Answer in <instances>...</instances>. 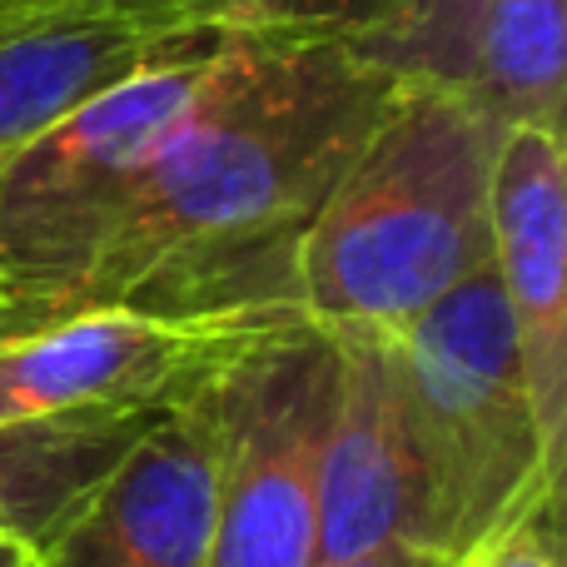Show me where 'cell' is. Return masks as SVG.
Listing matches in <instances>:
<instances>
[{
	"instance_id": "7a4b0ae2",
	"label": "cell",
	"mask_w": 567,
	"mask_h": 567,
	"mask_svg": "<svg viewBox=\"0 0 567 567\" xmlns=\"http://www.w3.org/2000/svg\"><path fill=\"white\" fill-rule=\"evenodd\" d=\"M503 125L458 85L399 80L299 245V313L399 333L493 265Z\"/></svg>"
},
{
	"instance_id": "4fadbf2b",
	"label": "cell",
	"mask_w": 567,
	"mask_h": 567,
	"mask_svg": "<svg viewBox=\"0 0 567 567\" xmlns=\"http://www.w3.org/2000/svg\"><path fill=\"white\" fill-rule=\"evenodd\" d=\"M403 0H159L155 25L219 35H303L373 50L393 30Z\"/></svg>"
},
{
	"instance_id": "5b68a950",
	"label": "cell",
	"mask_w": 567,
	"mask_h": 567,
	"mask_svg": "<svg viewBox=\"0 0 567 567\" xmlns=\"http://www.w3.org/2000/svg\"><path fill=\"white\" fill-rule=\"evenodd\" d=\"M339 359L309 319L259 333L215 383L219 508L205 567H319V473Z\"/></svg>"
},
{
	"instance_id": "52a82bcc",
	"label": "cell",
	"mask_w": 567,
	"mask_h": 567,
	"mask_svg": "<svg viewBox=\"0 0 567 567\" xmlns=\"http://www.w3.org/2000/svg\"><path fill=\"white\" fill-rule=\"evenodd\" d=\"M323 333L333 339L339 383L313 473L319 567H339L383 548H419L423 473L403 409L393 339L373 329Z\"/></svg>"
},
{
	"instance_id": "ffe728a7",
	"label": "cell",
	"mask_w": 567,
	"mask_h": 567,
	"mask_svg": "<svg viewBox=\"0 0 567 567\" xmlns=\"http://www.w3.org/2000/svg\"><path fill=\"white\" fill-rule=\"evenodd\" d=\"M25 20H35V16H25ZM25 20H16V16H0V35H6V30H16V25H25Z\"/></svg>"
},
{
	"instance_id": "6da1fadb",
	"label": "cell",
	"mask_w": 567,
	"mask_h": 567,
	"mask_svg": "<svg viewBox=\"0 0 567 567\" xmlns=\"http://www.w3.org/2000/svg\"><path fill=\"white\" fill-rule=\"evenodd\" d=\"M399 75L349 40L229 35L65 313H299V245Z\"/></svg>"
},
{
	"instance_id": "ba28073f",
	"label": "cell",
	"mask_w": 567,
	"mask_h": 567,
	"mask_svg": "<svg viewBox=\"0 0 567 567\" xmlns=\"http://www.w3.org/2000/svg\"><path fill=\"white\" fill-rule=\"evenodd\" d=\"M219 383V379H215ZM215 383L159 413L35 567H205L219 508Z\"/></svg>"
},
{
	"instance_id": "e0dca14e",
	"label": "cell",
	"mask_w": 567,
	"mask_h": 567,
	"mask_svg": "<svg viewBox=\"0 0 567 567\" xmlns=\"http://www.w3.org/2000/svg\"><path fill=\"white\" fill-rule=\"evenodd\" d=\"M60 10H115V16H140L155 25L159 0H60Z\"/></svg>"
},
{
	"instance_id": "3957f363",
	"label": "cell",
	"mask_w": 567,
	"mask_h": 567,
	"mask_svg": "<svg viewBox=\"0 0 567 567\" xmlns=\"http://www.w3.org/2000/svg\"><path fill=\"white\" fill-rule=\"evenodd\" d=\"M389 339L423 473L419 553L463 567L538 503L563 498L493 265Z\"/></svg>"
},
{
	"instance_id": "9c48e42d",
	"label": "cell",
	"mask_w": 567,
	"mask_h": 567,
	"mask_svg": "<svg viewBox=\"0 0 567 567\" xmlns=\"http://www.w3.org/2000/svg\"><path fill=\"white\" fill-rule=\"evenodd\" d=\"M493 275L518 333L548 468L567 458V155L563 135L503 130L493 165Z\"/></svg>"
},
{
	"instance_id": "5bb4252c",
	"label": "cell",
	"mask_w": 567,
	"mask_h": 567,
	"mask_svg": "<svg viewBox=\"0 0 567 567\" xmlns=\"http://www.w3.org/2000/svg\"><path fill=\"white\" fill-rule=\"evenodd\" d=\"M478 20L483 0H403L393 30L363 55L379 60L399 80H433V85L468 90Z\"/></svg>"
},
{
	"instance_id": "ac0fdd59",
	"label": "cell",
	"mask_w": 567,
	"mask_h": 567,
	"mask_svg": "<svg viewBox=\"0 0 567 567\" xmlns=\"http://www.w3.org/2000/svg\"><path fill=\"white\" fill-rule=\"evenodd\" d=\"M45 10H60V0H0V16H45Z\"/></svg>"
},
{
	"instance_id": "2e32d148",
	"label": "cell",
	"mask_w": 567,
	"mask_h": 567,
	"mask_svg": "<svg viewBox=\"0 0 567 567\" xmlns=\"http://www.w3.org/2000/svg\"><path fill=\"white\" fill-rule=\"evenodd\" d=\"M339 567H453V563H439L419 548H383V553H363V558L339 563Z\"/></svg>"
},
{
	"instance_id": "9a60e30c",
	"label": "cell",
	"mask_w": 567,
	"mask_h": 567,
	"mask_svg": "<svg viewBox=\"0 0 567 567\" xmlns=\"http://www.w3.org/2000/svg\"><path fill=\"white\" fill-rule=\"evenodd\" d=\"M558 508L563 498H548L528 513L523 523H513L498 543L468 558L463 567H563V553H558Z\"/></svg>"
},
{
	"instance_id": "277c9868",
	"label": "cell",
	"mask_w": 567,
	"mask_h": 567,
	"mask_svg": "<svg viewBox=\"0 0 567 567\" xmlns=\"http://www.w3.org/2000/svg\"><path fill=\"white\" fill-rule=\"evenodd\" d=\"M225 40L169 55L90 95L0 169L6 339L65 313L100 249L125 225Z\"/></svg>"
},
{
	"instance_id": "8fae6325",
	"label": "cell",
	"mask_w": 567,
	"mask_h": 567,
	"mask_svg": "<svg viewBox=\"0 0 567 567\" xmlns=\"http://www.w3.org/2000/svg\"><path fill=\"white\" fill-rule=\"evenodd\" d=\"M159 413H55L0 423V538L45 553Z\"/></svg>"
},
{
	"instance_id": "8992f818",
	"label": "cell",
	"mask_w": 567,
	"mask_h": 567,
	"mask_svg": "<svg viewBox=\"0 0 567 567\" xmlns=\"http://www.w3.org/2000/svg\"><path fill=\"white\" fill-rule=\"evenodd\" d=\"M275 323L284 319L185 323L130 309L60 313L0 339V423L55 413H169L205 393Z\"/></svg>"
},
{
	"instance_id": "30bf717a",
	"label": "cell",
	"mask_w": 567,
	"mask_h": 567,
	"mask_svg": "<svg viewBox=\"0 0 567 567\" xmlns=\"http://www.w3.org/2000/svg\"><path fill=\"white\" fill-rule=\"evenodd\" d=\"M225 40L219 30H169L115 10H45L0 35V169L90 95Z\"/></svg>"
},
{
	"instance_id": "d6986e66",
	"label": "cell",
	"mask_w": 567,
	"mask_h": 567,
	"mask_svg": "<svg viewBox=\"0 0 567 567\" xmlns=\"http://www.w3.org/2000/svg\"><path fill=\"white\" fill-rule=\"evenodd\" d=\"M0 567H35V553H30L25 543L0 538Z\"/></svg>"
},
{
	"instance_id": "44dd1931",
	"label": "cell",
	"mask_w": 567,
	"mask_h": 567,
	"mask_svg": "<svg viewBox=\"0 0 567 567\" xmlns=\"http://www.w3.org/2000/svg\"><path fill=\"white\" fill-rule=\"evenodd\" d=\"M0 339H6V303H0Z\"/></svg>"
},
{
	"instance_id": "7c38bea8",
	"label": "cell",
	"mask_w": 567,
	"mask_h": 567,
	"mask_svg": "<svg viewBox=\"0 0 567 567\" xmlns=\"http://www.w3.org/2000/svg\"><path fill=\"white\" fill-rule=\"evenodd\" d=\"M468 95L503 130L563 135L567 0H483Z\"/></svg>"
}]
</instances>
